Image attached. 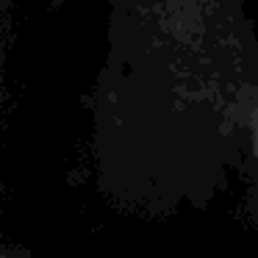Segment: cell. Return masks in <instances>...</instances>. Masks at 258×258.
I'll return each mask as SVG.
<instances>
[]
</instances>
